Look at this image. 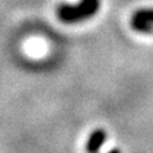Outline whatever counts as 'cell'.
I'll return each instance as SVG.
<instances>
[{
    "mask_svg": "<svg viewBox=\"0 0 153 153\" xmlns=\"http://www.w3.org/2000/svg\"><path fill=\"white\" fill-rule=\"evenodd\" d=\"M100 7V0H80L75 5L61 4L56 9V16L59 21L64 23H78L96 16Z\"/></svg>",
    "mask_w": 153,
    "mask_h": 153,
    "instance_id": "cell-1",
    "label": "cell"
},
{
    "mask_svg": "<svg viewBox=\"0 0 153 153\" xmlns=\"http://www.w3.org/2000/svg\"><path fill=\"white\" fill-rule=\"evenodd\" d=\"M130 26L140 33H153V8H142L133 14Z\"/></svg>",
    "mask_w": 153,
    "mask_h": 153,
    "instance_id": "cell-2",
    "label": "cell"
},
{
    "mask_svg": "<svg viewBox=\"0 0 153 153\" xmlns=\"http://www.w3.org/2000/svg\"><path fill=\"white\" fill-rule=\"evenodd\" d=\"M106 140V131L102 129L94 130L88 138L87 142V152L88 153H97V151L103 146Z\"/></svg>",
    "mask_w": 153,
    "mask_h": 153,
    "instance_id": "cell-3",
    "label": "cell"
},
{
    "mask_svg": "<svg viewBox=\"0 0 153 153\" xmlns=\"http://www.w3.org/2000/svg\"><path fill=\"white\" fill-rule=\"evenodd\" d=\"M108 153H120V151L119 149H112V151H110Z\"/></svg>",
    "mask_w": 153,
    "mask_h": 153,
    "instance_id": "cell-4",
    "label": "cell"
}]
</instances>
